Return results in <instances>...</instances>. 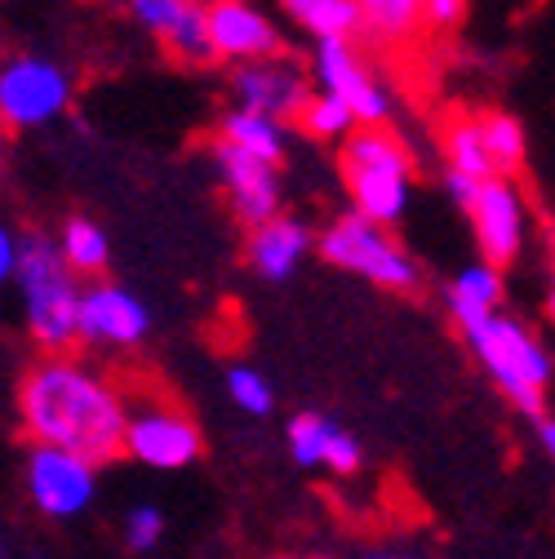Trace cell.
I'll use <instances>...</instances> for the list:
<instances>
[{
    "instance_id": "44dd1931",
    "label": "cell",
    "mask_w": 555,
    "mask_h": 559,
    "mask_svg": "<svg viewBox=\"0 0 555 559\" xmlns=\"http://www.w3.org/2000/svg\"><path fill=\"white\" fill-rule=\"evenodd\" d=\"M54 240H58L67 266H72L81 280L103 275L107 262H111V240H107V231H103L94 218H67Z\"/></svg>"
},
{
    "instance_id": "52a82bcc",
    "label": "cell",
    "mask_w": 555,
    "mask_h": 559,
    "mask_svg": "<svg viewBox=\"0 0 555 559\" xmlns=\"http://www.w3.org/2000/svg\"><path fill=\"white\" fill-rule=\"evenodd\" d=\"M76 98V76L45 53L0 58V124L5 133H32L67 116Z\"/></svg>"
},
{
    "instance_id": "277c9868",
    "label": "cell",
    "mask_w": 555,
    "mask_h": 559,
    "mask_svg": "<svg viewBox=\"0 0 555 559\" xmlns=\"http://www.w3.org/2000/svg\"><path fill=\"white\" fill-rule=\"evenodd\" d=\"M346 195L365 218L395 227L413 204V156L387 124H356L338 143Z\"/></svg>"
},
{
    "instance_id": "6da1fadb",
    "label": "cell",
    "mask_w": 555,
    "mask_h": 559,
    "mask_svg": "<svg viewBox=\"0 0 555 559\" xmlns=\"http://www.w3.org/2000/svg\"><path fill=\"white\" fill-rule=\"evenodd\" d=\"M19 423L27 440L116 462L125 453V386L67 352H45L19 382Z\"/></svg>"
},
{
    "instance_id": "4fadbf2b",
    "label": "cell",
    "mask_w": 555,
    "mask_h": 559,
    "mask_svg": "<svg viewBox=\"0 0 555 559\" xmlns=\"http://www.w3.org/2000/svg\"><path fill=\"white\" fill-rule=\"evenodd\" d=\"M214 165H219V178H223L232 214L245 227H258L271 214H281V204H285L281 165H271V160L227 143V138H214Z\"/></svg>"
},
{
    "instance_id": "5bb4252c",
    "label": "cell",
    "mask_w": 555,
    "mask_h": 559,
    "mask_svg": "<svg viewBox=\"0 0 555 559\" xmlns=\"http://www.w3.org/2000/svg\"><path fill=\"white\" fill-rule=\"evenodd\" d=\"M204 14H210V40L219 62H245L285 49L281 27L262 10H253L249 0H204Z\"/></svg>"
},
{
    "instance_id": "e0dca14e",
    "label": "cell",
    "mask_w": 555,
    "mask_h": 559,
    "mask_svg": "<svg viewBox=\"0 0 555 559\" xmlns=\"http://www.w3.org/2000/svg\"><path fill=\"white\" fill-rule=\"evenodd\" d=\"M156 40L182 67H210V62H219L214 40H210V14H204V0H182V5L165 19V27L156 32Z\"/></svg>"
},
{
    "instance_id": "f546056e",
    "label": "cell",
    "mask_w": 555,
    "mask_h": 559,
    "mask_svg": "<svg viewBox=\"0 0 555 559\" xmlns=\"http://www.w3.org/2000/svg\"><path fill=\"white\" fill-rule=\"evenodd\" d=\"M533 427H538V444H542V457L551 462V471H555V417H542V413H533Z\"/></svg>"
},
{
    "instance_id": "ffe728a7",
    "label": "cell",
    "mask_w": 555,
    "mask_h": 559,
    "mask_svg": "<svg viewBox=\"0 0 555 559\" xmlns=\"http://www.w3.org/2000/svg\"><path fill=\"white\" fill-rule=\"evenodd\" d=\"M281 10L316 40H324V36H361L365 32L361 0H281Z\"/></svg>"
},
{
    "instance_id": "ba28073f",
    "label": "cell",
    "mask_w": 555,
    "mask_h": 559,
    "mask_svg": "<svg viewBox=\"0 0 555 559\" xmlns=\"http://www.w3.org/2000/svg\"><path fill=\"white\" fill-rule=\"evenodd\" d=\"M462 214L471 223V236L480 245V258L494 262V266H511L524 245H529V195L520 191L516 174H489V178H475L462 191Z\"/></svg>"
},
{
    "instance_id": "7402d4cb",
    "label": "cell",
    "mask_w": 555,
    "mask_h": 559,
    "mask_svg": "<svg viewBox=\"0 0 555 559\" xmlns=\"http://www.w3.org/2000/svg\"><path fill=\"white\" fill-rule=\"evenodd\" d=\"M356 124H361L356 111L346 107L338 94H329V90H311V98L303 103V111H298V120H294V129H303L311 143H333V147H338Z\"/></svg>"
},
{
    "instance_id": "8fae6325",
    "label": "cell",
    "mask_w": 555,
    "mask_h": 559,
    "mask_svg": "<svg viewBox=\"0 0 555 559\" xmlns=\"http://www.w3.org/2000/svg\"><path fill=\"white\" fill-rule=\"evenodd\" d=\"M232 103L236 107H249V111H262V116H275L294 124L303 103L311 98L316 81H311V67H303L294 53H267V58H245V62H232Z\"/></svg>"
},
{
    "instance_id": "7c38bea8",
    "label": "cell",
    "mask_w": 555,
    "mask_h": 559,
    "mask_svg": "<svg viewBox=\"0 0 555 559\" xmlns=\"http://www.w3.org/2000/svg\"><path fill=\"white\" fill-rule=\"evenodd\" d=\"M152 329V311L147 302L129 294L125 285H111V280L94 275L81 289V346H111V352H133L138 342Z\"/></svg>"
},
{
    "instance_id": "30bf717a",
    "label": "cell",
    "mask_w": 555,
    "mask_h": 559,
    "mask_svg": "<svg viewBox=\"0 0 555 559\" xmlns=\"http://www.w3.org/2000/svg\"><path fill=\"white\" fill-rule=\"evenodd\" d=\"M311 81L316 90L338 94L346 107L356 111L361 124H387L391 120V90L374 76L365 62L356 36H324L311 49Z\"/></svg>"
},
{
    "instance_id": "cb8c5ba5",
    "label": "cell",
    "mask_w": 555,
    "mask_h": 559,
    "mask_svg": "<svg viewBox=\"0 0 555 559\" xmlns=\"http://www.w3.org/2000/svg\"><path fill=\"white\" fill-rule=\"evenodd\" d=\"M480 129H484V143H489V156L498 165V174H516L524 165V124L507 111H480Z\"/></svg>"
},
{
    "instance_id": "d6986e66",
    "label": "cell",
    "mask_w": 555,
    "mask_h": 559,
    "mask_svg": "<svg viewBox=\"0 0 555 559\" xmlns=\"http://www.w3.org/2000/svg\"><path fill=\"white\" fill-rule=\"evenodd\" d=\"M440 147H445V174H458V178H489V174H498V165L489 156V143H484L480 116H471V111H462V116H453L445 124Z\"/></svg>"
},
{
    "instance_id": "9c48e42d",
    "label": "cell",
    "mask_w": 555,
    "mask_h": 559,
    "mask_svg": "<svg viewBox=\"0 0 555 559\" xmlns=\"http://www.w3.org/2000/svg\"><path fill=\"white\" fill-rule=\"evenodd\" d=\"M23 488L27 502L45 515V520H76L94 507L98 498V462H90L85 453L58 449V444H36L27 449L23 462Z\"/></svg>"
},
{
    "instance_id": "3957f363",
    "label": "cell",
    "mask_w": 555,
    "mask_h": 559,
    "mask_svg": "<svg viewBox=\"0 0 555 559\" xmlns=\"http://www.w3.org/2000/svg\"><path fill=\"white\" fill-rule=\"evenodd\" d=\"M471 346L475 365L489 373V382L520 408V413H542L546 391L555 382V360L546 352V342L516 316H507L503 307L480 316L471 324L458 329Z\"/></svg>"
},
{
    "instance_id": "d6a6232c",
    "label": "cell",
    "mask_w": 555,
    "mask_h": 559,
    "mask_svg": "<svg viewBox=\"0 0 555 559\" xmlns=\"http://www.w3.org/2000/svg\"><path fill=\"white\" fill-rule=\"evenodd\" d=\"M0 550H5V546H0Z\"/></svg>"
},
{
    "instance_id": "7a4b0ae2",
    "label": "cell",
    "mask_w": 555,
    "mask_h": 559,
    "mask_svg": "<svg viewBox=\"0 0 555 559\" xmlns=\"http://www.w3.org/2000/svg\"><path fill=\"white\" fill-rule=\"evenodd\" d=\"M14 289L23 298V320L40 352H72L81 342V289L85 280L67 266L58 240L49 231H23L19 236V271Z\"/></svg>"
},
{
    "instance_id": "4316f807",
    "label": "cell",
    "mask_w": 555,
    "mask_h": 559,
    "mask_svg": "<svg viewBox=\"0 0 555 559\" xmlns=\"http://www.w3.org/2000/svg\"><path fill=\"white\" fill-rule=\"evenodd\" d=\"M125 546L129 550H156L161 546V537H165V511H156V507H133L129 515H125Z\"/></svg>"
},
{
    "instance_id": "d4e9b609",
    "label": "cell",
    "mask_w": 555,
    "mask_h": 559,
    "mask_svg": "<svg viewBox=\"0 0 555 559\" xmlns=\"http://www.w3.org/2000/svg\"><path fill=\"white\" fill-rule=\"evenodd\" d=\"M333 436H338V423H333V417L298 413L294 423H290V453H294V462H298V466H324Z\"/></svg>"
},
{
    "instance_id": "ac0fdd59",
    "label": "cell",
    "mask_w": 555,
    "mask_h": 559,
    "mask_svg": "<svg viewBox=\"0 0 555 559\" xmlns=\"http://www.w3.org/2000/svg\"><path fill=\"white\" fill-rule=\"evenodd\" d=\"M219 138H227V143H236L271 165H285V156H290V124L275 116H262V111H249V107H236V103H232V111H223Z\"/></svg>"
},
{
    "instance_id": "2e32d148",
    "label": "cell",
    "mask_w": 555,
    "mask_h": 559,
    "mask_svg": "<svg viewBox=\"0 0 555 559\" xmlns=\"http://www.w3.org/2000/svg\"><path fill=\"white\" fill-rule=\"evenodd\" d=\"M445 307H449V320L458 329L480 320V316H489V311H498L503 307V266L484 262V258L462 266L445 285Z\"/></svg>"
},
{
    "instance_id": "9a60e30c",
    "label": "cell",
    "mask_w": 555,
    "mask_h": 559,
    "mask_svg": "<svg viewBox=\"0 0 555 559\" xmlns=\"http://www.w3.org/2000/svg\"><path fill=\"white\" fill-rule=\"evenodd\" d=\"M311 253H316L311 227L290 214H271L267 223L249 227V240H245V258L267 285H285L290 275H298V266Z\"/></svg>"
},
{
    "instance_id": "5b68a950",
    "label": "cell",
    "mask_w": 555,
    "mask_h": 559,
    "mask_svg": "<svg viewBox=\"0 0 555 559\" xmlns=\"http://www.w3.org/2000/svg\"><path fill=\"white\" fill-rule=\"evenodd\" d=\"M320 258L338 271H352L361 280H369L374 289H391V294H413L423 285V266L418 258H413L395 231L378 218H365L361 209H352V214L333 218L320 240H316Z\"/></svg>"
},
{
    "instance_id": "4dcf8cb0",
    "label": "cell",
    "mask_w": 555,
    "mask_h": 559,
    "mask_svg": "<svg viewBox=\"0 0 555 559\" xmlns=\"http://www.w3.org/2000/svg\"><path fill=\"white\" fill-rule=\"evenodd\" d=\"M546 320L555 324V266H551V280H546Z\"/></svg>"
},
{
    "instance_id": "603a6c76",
    "label": "cell",
    "mask_w": 555,
    "mask_h": 559,
    "mask_svg": "<svg viewBox=\"0 0 555 559\" xmlns=\"http://www.w3.org/2000/svg\"><path fill=\"white\" fill-rule=\"evenodd\" d=\"M423 5L427 0H361L365 14V32L382 45H400L413 40L423 27Z\"/></svg>"
},
{
    "instance_id": "83f0119b",
    "label": "cell",
    "mask_w": 555,
    "mask_h": 559,
    "mask_svg": "<svg viewBox=\"0 0 555 559\" xmlns=\"http://www.w3.org/2000/svg\"><path fill=\"white\" fill-rule=\"evenodd\" d=\"M462 19H467V0H427L423 5V27L432 32H453L462 27Z\"/></svg>"
},
{
    "instance_id": "8992f818",
    "label": "cell",
    "mask_w": 555,
    "mask_h": 559,
    "mask_svg": "<svg viewBox=\"0 0 555 559\" xmlns=\"http://www.w3.org/2000/svg\"><path fill=\"white\" fill-rule=\"evenodd\" d=\"M200 427L178 400L143 386L125 391V457L152 471H182L200 462Z\"/></svg>"
},
{
    "instance_id": "1f68e13d",
    "label": "cell",
    "mask_w": 555,
    "mask_h": 559,
    "mask_svg": "<svg viewBox=\"0 0 555 559\" xmlns=\"http://www.w3.org/2000/svg\"><path fill=\"white\" fill-rule=\"evenodd\" d=\"M0 138H5V124H0Z\"/></svg>"
},
{
    "instance_id": "f1b7e54d",
    "label": "cell",
    "mask_w": 555,
    "mask_h": 559,
    "mask_svg": "<svg viewBox=\"0 0 555 559\" xmlns=\"http://www.w3.org/2000/svg\"><path fill=\"white\" fill-rule=\"evenodd\" d=\"M14 271H19V231L0 223V289L14 285Z\"/></svg>"
},
{
    "instance_id": "484cf974",
    "label": "cell",
    "mask_w": 555,
    "mask_h": 559,
    "mask_svg": "<svg viewBox=\"0 0 555 559\" xmlns=\"http://www.w3.org/2000/svg\"><path fill=\"white\" fill-rule=\"evenodd\" d=\"M227 395H232V404H236L240 413H249V417H267V413L275 408L271 382H267L258 369H249V365L227 369Z\"/></svg>"
}]
</instances>
